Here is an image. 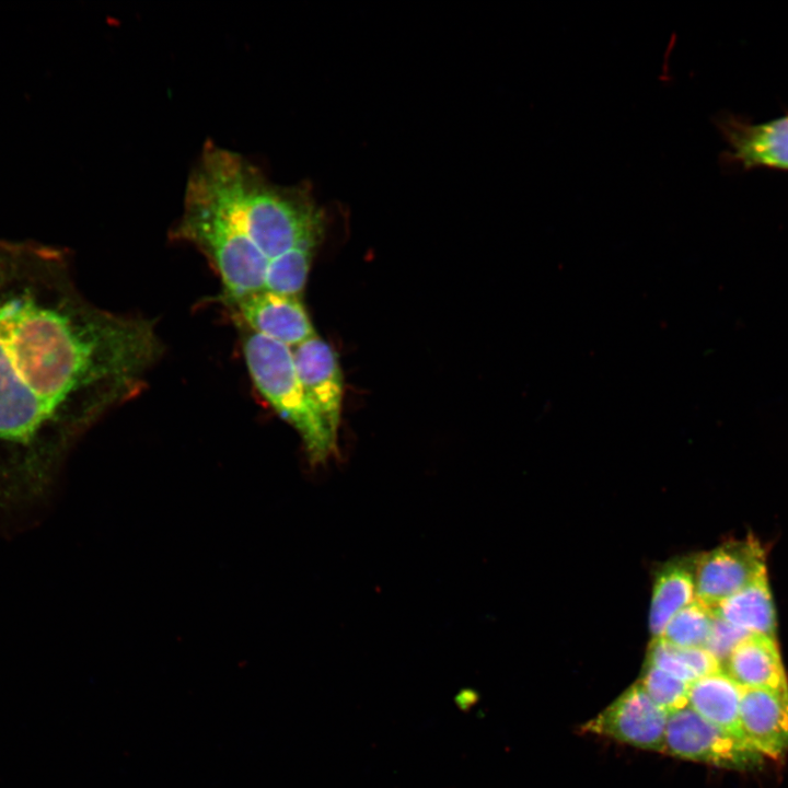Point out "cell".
Returning a JSON list of instances; mask_svg holds the SVG:
<instances>
[{"label":"cell","instance_id":"cell-9","mask_svg":"<svg viewBox=\"0 0 788 788\" xmlns=\"http://www.w3.org/2000/svg\"><path fill=\"white\" fill-rule=\"evenodd\" d=\"M740 730L763 757L784 756L788 752V692L742 688Z\"/></svg>","mask_w":788,"mask_h":788},{"label":"cell","instance_id":"cell-2","mask_svg":"<svg viewBox=\"0 0 788 788\" xmlns=\"http://www.w3.org/2000/svg\"><path fill=\"white\" fill-rule=\"evenodd\" d=\"M240 324V323H239ZM242 348L251 378L266 401L300 434L309 465L325 467L340 456L338 441L306 394L289 346L241 326Z\"/></svg>","mask_w":788,"mask_h":788},{"label":"cell","instance_id":"cell-13","mask_svg":"<svg viewBox=\"0 0 788 788\" xmlns=\"http://www.w3.org/2000/svg\"><path fill=\"white\" fill-rule=\"evenodd\" d=\"M711 610L716 617L745 634L775 638L776 614L766 573Z\"/></svg>","mask_w":788,"mask_h":788},{"label":"cell","instance_id":"cell-16","mask_svg":"<svg viewBox=\"0 0 788 788\" xmlns=\"http://www.w3.org/2000/svg\"><path fill=\"white\" fill-rule=\"evenodd\" d=\"M715 615L712 610L698 600L677 612L660 636L677 647H706Z\"/></svg>","mask_w":788,"mask_h":788},{"label":"cell","instance_id":"cell-3","mask_svg":"<svg viewBox=\"0 0 788 788\" xmlns=\"http://www.w3.org/2000/svg\"><path fill=\"white\" fill-rule=\"evenodd\" d=\"M183 212L172 237L196 246L218 271L225 301L265 289L268 258L227 217L184 193Z\"/></svg>","mask_w":788,"mask_h":788},{"label":"cell","instance_id":"cell-11","mask_svg":"<svg viewBox=\"0 0 788 788\" xmlns=\"http://www.w3.org/2000/svg\"><path fill=\"white\" fill-rule=\"evenodd\" d=\"M726 673L742 688L788 692V681L775 638L749 634L725 660Z\"/></svg>","mask_w":788,"mask_h":788},{"label":"cell","instance_id":"cell-14","mask_svg":"<svg viewBox=\"0 0 788 788\" xmlns=\"http://www.w3.org/2000/svg\"><path fill=\"white\" fill-rule=\"evenodd\" d=\"M695 600L692 569L683 563H670L657 576L649 625L654 637H660L671 618Z\"/></svg>","mask_w":788,"mask_h":788},{"label":"cell","instance_id":"cell-5","mask_svg":"<svg viewBox=\"0 0 788 788\" xmlns=\"http://www.w3.org/2000/svg\"><path fill=\"white\" fill-rule=\"evenodd\" d=\"M765 573V553L758 541L725 543L695 560V599L712 609Z\"/></svg>","mask_w":788,"mask_h":788},{"label":"cell","instance_id":"cell-15","mask_svg":"<svg viewBox=\"0 0 788 788\" xmlns=\"http://www.w3.org/2000/svg\"><path fill=\"white\" fill-rule=\"evenodd\" d=\"M320 244H304L269 260L265 289L298 297L304 289L308 274Z\"/></svg>","mask_w":788,"mask_h":788},{"label":"cell","instance_id":"cell-19","mask_svg":"<svg viewBox=\"0 0 788 788\" xmlns=\"http://www.w3.org/2000/svg\"><path fill=\"white\" fill-rule=\"evenodd\" d=\"M477 700L478 695L473 690H462L455 696V704L457 708L463 711H467L468 709H471Z\"/></svg>","mask_w":788,"mask_h":788},{"label":"cell","instance_id":"cell-12","mask_svg":"<svg viewBox=\"0 0 788 788\" xmlns=\"http://www.w3.org/2000/svg\"><path fill=\"white\" fill-rule=\"evenodd\" d=\"M741 696L742 687L719 670L690 684L687 704L711 725L743 739L740 730Z\"/></svg>","mask_w":788,"mask_h":788},{"label":"cell","instance_id":"cell-8","mask_svg":"<svg viewBox=\"0 0 788 788\" xmlns=\"http://www.w3.org/2000/svg\"><path fill=\"white\" fill-rule=\"evenodd\" d=\"M297 374L322 416L332 437L338 441L343 408V374L334 349L316 335L292 350Z\"/></svg>","mask_w":788,"mask_h":788},{"label":"cell","instance_id":"cell-6","mask_svg":"<svg viewBox=\"0 0 788 788\" xmlns=\"http://www.w3.org/2000/svg\"><path fill=\"white\" fill-rule=\"evenodd\" d=\"M668 716L637 683L583 728L629 745L662 752Z\"/></svg>","mask_w":788,"mask_h":788},{"label":"cell","instance_id":"cell-10","mask_svg":"<svg viewBox=\"0 0 788 788\" xmlns=\"http://www.w3.org/2000/svg\"><path fill=\"white\" fill-rule=\"evenodd\" d=\"M720 128L732 158L745 167L788 170V116L756 125L726 119Z\"/></svg>","mask_w":788,"mask_h":788},{"label":"cell","instance_id":"cell-7","mask_svg":"<svg viewBox=\"0 0 788 788\" xmlns=\"http://www.w3.org/2000/svg\"><path fill=\"white\" fill-rule=\"evenodd\" d=\"M227 302L236 310L237 323L289 347L316 335L299 297L264 289Z\"/></svg>","mask_w":788,"mask_h":788},{"label":"cell","instance_id":"cell-4","mask_svg":"<svg viewBox=\"0 0 788 788\" xmlns=\"http://www.w3.org/2000/svg\"><path fill=\"white\" fill-rule=\"evenodd\" d=\"M662 752L731 769H753L763 756L746 741L711 725L688 705L669 714Z\"/></svg>","mask_w":788,"mask_h":788},{"label":"cell","instance_id":"cell-18","mask_svg":"<svg viewBox=\"0 0 788 788\" xmlns=\"http://www.w3.org/2000/svg\"><path fill=\"white\" fill-rule=\"evenodd\" d=\"M746 635L715 616L712 629L706 645L719 662H725L735 645Z\"/></svg>","mask_w":788,"mask_h":788},{"label":"cell","instance_id":"cell-1","mask_svg":"<svg viewBox=\"0 0 788 788\" xmlns=\"http://www.w3.org/2000/svg\"><path fill=\"white\" fill-rule=\"evenodd\" d=\"M161 343L148 321L102 310L65 255L0 241V522L44 505L72 441L136 394Z\"/></svg>","mask_w":788,"mask_h":788},{"label":"cell","instance_id":"cell-17","mask_svg":"<svg viewBox=\"0 0 788 788\" xmlns=\"http://www.w3.org/2000/svg\"><path fill=\"white\" fill-rule=\"evenodd\" d=\"M639 684L649 697L669 714L688 705L690 684L654 665L646 664Z\"/></svg>","mask_w":788,"mask_h":788}]
</instances>
